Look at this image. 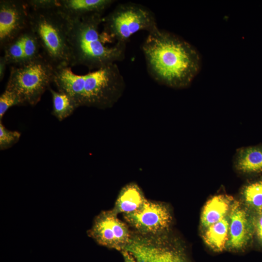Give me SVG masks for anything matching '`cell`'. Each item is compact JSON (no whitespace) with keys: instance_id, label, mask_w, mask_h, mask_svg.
Instances as JSON below:
<instances>
[{"instance_id":"obj_9","label":"cell","mask_w":262,"mask_h":262,"mask_svg":"<svg viewBox=\"0 0 262 262\" xmlns=\"http://www.w3.org/2000/svg\"><path fill=\"white\" fill-rule=\"evenodd\" d=\"M124 250L137 262H187L181 251L160 238H131Z\"/></svg>"},{"instance_id":"obj_20","label":"cell","mask_w":262,"mask_h":262,"mask_svg":"<svg viewBox=\"0 0 262 262\" xmlns=\"http://www.w3.org/2000/svg\"><path fill=\"white\" fill-rule=\"evenodd\" d=\"M21 133L17 131H12L6 129L0 121V149L9 148L16 144L20 139Z\"/></svg>"},{"instance_id":"obj_3","label":"cell","mask_w":262,"mask_h":262,"mask_svg":"<svg viewBox=\"0 0 262 262\" xmlns=\"http://www.w3.org/2000/svg\"><path fill=\"white\" fill-rule=\"evenodd\" d=\"M101 13H93L80 19L67 20V38L70 53V66H83L89 70L98 69L122 61L126 44L105 42L99 27L103 21Z\"/></svg>"},{"instance_id":"obj_23","label":"cell","mask_w":262,"mask_h":262,"mask_svg":"<svg viewBox=\"0 0 262 262\" xmlns=\"http://www.w3.org/2000/svg\"><path fill=\"white\" fill-rule=\"evenodd\" d=\"M254 233L262 245V211L253 214Z\"/></svg>"},{"instance_id":"obj_1","label":"cell","mask_w":262,"mask_h":262,"mask_svg":"<svg viewBox=\"0 0 262 262\" xmlns=\"http://www.w3.org/2000/svg\"><path fill=\"white\" fill-rule=\"evenodd\" d=\"M142 50L150 76L168 87L185 88L200 68L199 54L193 45L158 27L148 33Z\"/></svg>"},{"instance_id":"obj_24","label":"cell","mask_w":262,"mask_h":262,"mask_svg":"<svg viewBox=\"0 0 262 262\" xmlns=\"http://www.w3.org/2000/svg\"><path fill=\"white\" fill-rule=\"evenodd\" d=\"M7 65L6 60L4 56L0 57V81H1L5 74L6 70V66Z\"/></svg>"},{"instance_id":"obj_2","label":"cell","mask_w":262,"mask_h":262,"mask_svg":"<svg viewBox=\"0 0 262 262\" xmlns=\"http://www.w3.org/2000/svg\"><path fill=\"white\" fill-rule=\"evenodd\" d=\"M53 83L68 94L78 108H112L123 95L125 83L115 63L84 75L73 73L70 66L55 68Z\"/></svg>"},{"instance_id":"obj_12","label":"cell","mask_w":262,"mask_h":262,"mask_svg":"<svg viewBox=\"0 0 262 262\" xmlns=\"http://www.w3.org/2000/svg\"><path fill=\"white\" fill-rule=\"evenodd\" d=\"M115 0H58V11L67 20L80 19L93 13L103 14Z\"/></svg>"},{"instance_id":"obj_14","label":"cell","mask_w":262,"mask_h":262,"mask_svg":"<svg viewBox=\"0 0 262 262\" xmlns=\"http://www.w3.org/2000/svg\"><path fill=\"white\" fill-rule=\"evenodd\" d=\"M233 198L227 195L214 196L205 204L201 216V223L205 228L227 216L233 203Z\"/></svg>"},{"instance_id":"obj_11","label":"cell","mask_w":262,"mask_h":262,"mask_svg":"<svg viewBox=\"0 0 262 262\" xmlns=\"http://www.w3.org/2000/svg\"><path fill=\"white\" fill-rule=\"evenodd\" d=\"M229 214V240L227 246L238 249L246 246L254 233L253 214L238 201H234Z\"/></svg>"},{"instance_id":"obj_7","label":"cell","mask_w":262,"mask_h":262,"mask_svg":"<svg viewBox=\"0 0 262 262\" xmlns=\"http://www.w3.org/2000/svg\"><path fill=\"white\" fill-rule=\"evenodd\" d=\"M116 214L113 210L101 212L88 234L100 245L122 251L131 238L128 227Z\"/></svg>"},{"instance_id":"obj_4","label":"cell","mask_w":262,"mask_h":262,"mask_svg":"<svg viewBox=\"0 0 262 262\" xmlns=\"http://www.w3.org/2000/svg\"><path fill=\"white\" fill-rule=\"evenodd\" d=\"M57 8H29V26L38 40L41 54L55 68L70 64L67 20Z\"/></svg>"},{"instance_id":"obj_25","label":"cell","mask_w":262,"mask_h":262,"mask_svg":"<svg viewBox=\"0 0 262 262\" xmlns=\"http://www.w3.org/2000/svg\"><path fill=\"white\" fill-rule=\"evenodd\" d=\"M124 259V262H137L134 257L128 251L126 250L122 251Z\"/></svg>"},{"instance_id":"obj_8","label":"cell","mask_w":262,"mask_h":262,"mask_svg":"<svg viewBox=\"0 0 262 262\" xmlns=\"http://www.w3.org/2000/svg\"><path fill=\"white\" fill-rule=\"evenodd\" d=\"M126 220L144 234H157L167 229L172 218L168 209L162 203L145 199L136 211L124 214Z\"/></svg>"},{"instance_id":"obj_17","label":"cell","mask_w":262,"mask_h":262,"mask_svg":"<svg viewBox=\"0 0 262 262\" xmlns=\"http://www.w3.org/2000/svg\"><path fill=\"white\" fill-rule=\"evenodd\" d=\"M227 217L207 228L203 235L205 243L214 251H222L227 245L229 220Z\"/></svg>"},{"instance_id":"obj_22","label":"cell","mask_w":262,"mask_h":262,"mask_svg":"<svg viewBox=\"0 0 262 262\" xmlns=\"http://www.w3.org/2000/svg\"><path fill=\"white\" fill-rule=\"evenodd\" d=\"M27 6L31 9H55L58 7V0H26Z\"/></svg>"},{"instance_id":"obj_21","label":"cell","mask_w":262,"mask_h":262,"mask_svg":"<svg viewBox=\"0 0 262 262\" xmlns=\"http://www.w3.org/2000/svg\"><path fill=\"white\" fill-rule=\"evenodd\" d=\"M17 105H21L17 96L13 92L5 89L0 96V121L10 108Z\"/></svg>"},{"instance_id":"obj_13","label":"cell","mask_w":262,"mask_h":262,"mask_svg":"<svg viewBox=\"0 0 262 262\" xmlns=\"http://www.w3.org/2000/svg\"><path fill=\"white\" fill-rule=\"evenodd\" d=\"M33 47V32L29 26L3 48V56L7 64L13 66L24 64L26 56Z\"/></svg>"},{"instance_id":"obj_15","label":"cell","mask_w":262,"mask_h":262,"mask_svg":"<svg viewBox=\"0 0 262 262\" xmlns=\"http://www.w3.org/2000/svg\"><path fill=\"white\" fill-rule=\"evenodd\" d=\"M235 166L245 174L262 173V145L245 147L237 152Z\"/></svg>"},{"instance_id":"obj_19","label":"cell","mask_w":262,"mask_h":262,"mask_svg":"<svg viewBox=\"0 0 262 262\" xmlns=\"http://www.w3.org/2000/svg\"><path fill=\"white\" fill-rule=\"evenodd\" d=\"M242 195L246 204L254 213L262 211V177L246 184Z\"/></svg>"},{"instance_id":"obj_16","label":"cell","mask_w":262,"mask_h":262,"mask_svg":"<svg viewBox=\"0 0 262 262\" xmlns=\"http://www.w3.org/2000/svg\"><path fill=\"white\" fill-rule=\"evenodd\" d=\"M146 198L138 186L130 183L121 191L113 210L116 213H128L137 210Z\"/></svg>"},{"instance_id":"obj_18","label":"cell","mask_w":262,"mask_h":262,"mask_svg":"<svg viewBox=\"0 0 262 262\" xmlns=\"http://www.w3.org/2000/svg\"><path fill=\"white\" fill-rule=\"evenodd\" d=\"M49 90L52 100V115L61 121L71 115L78 108L73 99L66 93L55 91L50 87Z\"/></svg>"},{"instance_id":"obj_10","label":"cell","mask_w":262,"mask_h":262,"mask_svg":"<svg viewBox=\"0 0 262 262\" xmlns=\"http://www.w3.org/2000/svg\"><path fill=\"white\" fill-rule=\"evenodd\" d=\"M29 26V8L25 0H0L1 49Z\"/></svg>"},{"instance_id":"obj_5","label":"cell","mask_w":262,"mask_h":262,"mask_svg":"<svg viewBox=\"0 0 262 262\" xmlns=\"http://www.w3.org/2000/svg\"><path fill=\"white\" fill-rule=\"evenodd\" d=\"M55 68L42 56L20 65H13L5 89L15 93L21 105L34 106L53 83Z\"/></svg>"},{"instance_id":"obj_6","label":"cell","mask_w":262,"mask_h":262,"mask_svg":"<svg viewBox=\"0 0 262 262\" xmlns=\"http://www.w3.org/2000/svg\"><path fill=\"white\" fill-rule=\"evenodd\" d=\"M104 41H115L126 44L134 33L141 31L148 33L158 27L153 13L140 4L121 3L103 18Z\"/></svg>"}]
</instances>
